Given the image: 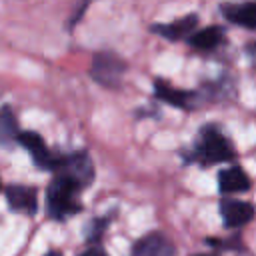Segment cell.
<instances>
[{
	"instance_id": "cell-1",
	"label": "cell",
	"mask_w": 256,
	"mask_h": 256,
	"mask_svg": "<svg viewBox=\"0 0 256 256\" xmlns=\"http://www.w3.org/2000/svg\"><path fill=\"white\" fill-rule=\"evenodd\" d=\"M236 156L230 140L220 132L218 126H204L190 152H186V162H196L200 166H214L228 162Z\"/></svg>"
},
{
	"instance_id": "cell-2",
	"label": "cell",
	"mask_w": 256,
	"mask_h": 256,
	"mask_svg": "<svg viewBox=\"0 0 256 256\" xmlns=\"http://www.w3.org/2000/svg\"><path fill=\"white\" fill-rule=\"evenodd\" d=\"M80 192H82V188L76 186L72 180L62 178V176H54L46 188L48 216L54 220H66L68 216L78 214L82 210Z\"/></svg>"
},
{
	"instance_id": "cell-3",
	"label": "cell",
	"mask_w": 256,
	"mask_h": 256,
	"mask_svg": "<svg viewBox=\"0 0 256 256\" xmlns=\"http://www.w3.org/2000/svg\"><path fill=\"white\" fill-rule=\"evenodd\" d=\"M52 172L56 176L72 180L82 190L86 186H90L94 180V164L90 160V154H86V152H72L66 156L58 154V162H56Z\"/></svg>"
},
{
	"instance_id": "cell-4",
	"label": "cell",
	"mask_w": 256,
	"mask_h": 256,
	"mask_svg": "<svg viewBox=\"0 0 256 256\" xmlns=\"http://www.w3.org/2000/svg\"><path fill=\"white\" fill-rule=\"evenodd\" d=\"M126 72V62L114 54V52H98L92 58L90 66V76L106 86V88H118L122 84V76Z\"/></svg>"
},
{
	"instance_id": "cell-5",
	"label": "cell",
	"mask_w": 256,
	"mask_h": 256,
	"mask_svg": "<svg viewBox=\"0 0 256 256\" xmlns=\"http://www.w3.org/2000/svg\"><path fill=\"white\" fill-rule=\"evenodd\" d=\"M18 144L24 146L30 152L32 160L36 162V166H40L44 170H54V166L58 162V154L48 150V146H46V142H44V138L40 134H36V132H20Z\"/></svg>"
},
{
	"instance_id": "cell-6",
	"label": "cell",
	"mask_w": 256,
	"mask_h": 256,
	"mask_svg": "<svg viewBox=\"0 0 256 256\" xmlns=\"http://www.w3.org/2000/svg\"><path fill=\"white\" fill-rule=\"evenodd\" d=\"M6 202L12 212L18 214H36L38 212V196L36 190L24 184H10L6 188Z\"/></svg>"
},
{
	"instance_id": "cell-7",
	"label": "cell",
	"mask_w": 256,
	"mask_h": 256,
	"mask_svg": "<svg viewBox=\"0 0 256 256\" xmlns=\"http://www.w3.org/2000/svg\"><path fill=\"white\" fill-rule=\"evenodd\" d=\"M220 214L226 228H240L254 218V206L244 200L224 198L220 202Z\"/></svg>"
},
{
	"instance_id": "cell-8",
	"label": "cell",
	"mask_w": 256,
	"mask_h": 256,
	"mask_svg": "<svg viewBox=\"0 0 256 256\" xmlns=\"http://www.w3.org/2000/svg\"><path fill=\"white\" fill-rule=\"evenodd\" d=\"M130 256H176V248L170 242V238H166L160 232H152L132 246Z\"/></svg>"
},
{
	"instance_id": "cell-9",
	"label": "cell",
	"mask_w": 256,
	"mask_h": 256,
	"mask_svg": "<svg viewBox=\"0 0 256 256\" xmlns=\"http://www.w3.org/2000/svg\"><path fill=\"white\" fill-rule=\"evenodd\" d=\"M222 14L228 22L236 26L256 30V0L240 4H222Z\"/></svg>"
},
{
	"instance_id": "cell-10",
	"label": "cell",
	"mask_w": 256,
	"mask_h": 256,
	"mask_svg": "<svg viewBox=\"0 0 256 256\" xmlns=\"http://www.w3.org/2000/svg\"><path fill=\"white\" fill-rule=\"evenodd\" d=\"M196 24H198V16L188 14L184 18H178V20L170 22V24H154V26H150V30L154 34L162 36V38H168V40L176 42V40H182V38L190 36V32L196 28Z\"/></svg>"
},
{
	"instance_id": "cell-11",
	"label": "cell",
	"mask_w": 256,
	"mask_h": 256,
	"mask_svg": "<svg viewBox=\"0 0 256 256\" xmlns=\"http://www.w3.org/2000/svg\"><path fill=\"white\" fill-rule=\"evenodd\" d=\"M154 94L158 100L176 106V108H192V100L196 98L194 92H186L180 88H174L172 84L164 82V80H156L154 82Z\"/></svg>"
},
{
	"instance_id": "cell-12",
	"label": "cell",
	"mask_w": 256,
	"mask_h": 256,
	"mask_svg": "<svg viewBox=\"0 0 256 256\" xmlns=\"http://www.w3.org/2000/svg\"><path fill=\"white\" fill-rule=\"evenodd\" d=\"M252 186L250 178L240 166H230L220 172L218 176V188L222 194H236V192H246Z\"/></svg>"
},
{
	"instance_id": "cell-13",
	"label": "cell",
	"mask_w": 256,
	"mask_h": 256,
	"mask_svg": "<svg viewBox=\"0 0 256 256\" xmlns=\"http://www.w3.org/2000/svg\"><path fill=\"white\" fill-rule=\"evenodd\" d=\"M222 42H224V28H220V26H208V28H202L188 36V44L202 52L214 50Z\"/></svg>"
},
{
	"instance_id": "cell-14",
	"label": "cell",
	"mask_w": 256,
	"mask_h": 256,
	"mask_svg": "<svg viewBox=\"0 0 256 256\" xmlns=\"http://www.w3.org/2000/svg\"><path fill=\"white\" fill-rule=\"evenodd\" d=\"M18 136H20V128H18L12 108L2 106L0 108V144H8L12 140L18 142Z\"/></svg>"
},
{
	"instance_id": "cell-15",
	"label": "cell",
	"mask_w": 256,
	"mask_h": 256,
	"mask_svg": "<svg viewBox=\"0 0 256 256\" xmlns=\"http://www.w3.org/2000/svg\"><path fill=\"white\" fill-rule=\"evenodd\" d=\"M112 216H102V218H96L92 224H90V230H88V242H98L104 234V230L108 228V222H110Z\"/></svg>"
},
{
	"instance_id": "cell-16",
	"label": "cell",
	"mask_w": 256,
	"mask_h": 256,
	"mask_svg": "<svg viewBox=\"0 0 256 256\" xmlns=\"http://www.w3.org/2000/svg\"><path fill=\"white\" fill-rule=\"evenodd\" d=\"M80 256H108V252L96 246V248H88V250H86V252H82Z\"/></svg>"
},
{
	"instance_id": "cell-17",
	"label": "cell",
	"mask_w": 256,
	"mask_h": 256,
	"mask_svg": "<svg viewBox=\"0 0 256 256\" xmlns=\"http://www.w3.org/2000/svg\"><path fill=\"white\" fill-rule=\"evenodd\" d=\"M246 54L250 56V60L256 64V42H250L248 46H246Z\"/></svg>"
},
{
	"instance_id": "cell-18",
	"label": "cell",
	"mask_w": 256,
	"mask_h": 256,
	"mask_svg": "<svg viewBox=\"0 0 256 256\" xmlns=\"http://www.w3.org/2000/svg\"><path fill=\"white\" fill-rule=\"evenodd\" d=\"M46 256H62L58 250H50V252H46Z\"/></svg>"
},
{
	"instance_id": "cell-19",
	"label": "cell",
	"mask_w": 256,
	"mask_h": 256,
	"mask_svg": "<svg viewBox=\"0 0 256 256\" xmlns=\"http://www.w3.org/2000/svg\"><path fill=\"white\" fill-rule=\"evenodd\" d=\"M196 256H216V254H196Z\"/></svg>"
}]
</instances>
